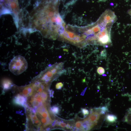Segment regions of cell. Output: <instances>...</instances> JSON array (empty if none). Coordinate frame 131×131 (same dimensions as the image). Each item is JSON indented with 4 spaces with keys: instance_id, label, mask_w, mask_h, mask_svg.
Masks as SVG:
<instances>
[{
    "instance_id": "13",
    "label": "cell",
    "mask_w": 131,
    "mask_h": 131,
    "mask_svg": "<svg viewBox=\"0 0 131 131\" xmlns=\"http://www.w3.org/2000/svg\"><path fill=\"white\" fill-rule=\"evenodd\" d=\"M106 50H103L101 51V56L103 58H104L105 57H106Z\"/></svg>"
},
{
    "instance_id": "3",
    "label": "cell",
    "mask_w": 131,
    "mask_h": 131,
    "mask_svg": "<svg viewBox=\"0 0 131 131\" xmlns=\"http://www.w3.org/2000/svg\"><path fill=\"white\" fill-rule=\"evenodd\" d=\"M35 91L32 84L29 86L20 88L18 90L19 94L27 97L32 96L34 93Z\"/></svg>"
},
{
    "instance_id": "6",
    "label": "cell",
    "mask_w": 131,
    "mask_h": 131,
    "mask_svg": "<svg viewBox=\"0 0 131 131\" xmlns=\"http://www.w3.org/2000/svg\"><path fill=\"white\" fill-rule=\"evenodd\" d=\"M3 89L5 90H7L11 88L12 86V83L10 80L5 79L4 80L2 83Z\"/></svg>"
},
{
    "instance_id": "14",
    "label": "cell",
    "mask_w": 131,
    "mask_h": 131,
    "mask_svg": "<svg viewBox=\"0 0 131 131\" xmlns=\"http://www.w3.org/2000/svg\"><path fill=\"white\" fill-rule=\"evenodd\" d=\"M58 121L57 119L54 120L53 121L51 124V126L52 127H54L56 126V123Z\"/></svg>"
},
{
    "instance_id": "10",
    "label": "cell",
    "mask_w": 131,
    "mask_h": 131,
    "mask_svg": "<svg viewBox=\"0 0 131 131\" xmlns=\"http://www.w3.org/2000/svg\"><path fill=\"white\" fill-rule=\"evenodd\" d=\"M81 112L84 116L85 117L89 113V111L88 110L85 108H82L81 109Z\"/></svg>"
},
{
    "instance_id": "11",
    "label": "cell",
    "mask_w": 131,
    "mask_h": 131,
    "mask_svg": "<svg viewBox=\"0 0 131 131\" xmlns=\"http://www.w3.org/2000/svg\"><path fill=\"white\" fill-rule=\"evenodd\" d=\"M97 73L100 75L104 74L105 73L104 69L101 67H98L97 69Z\"/></svg>"
},
{
    "instance_id": "16",
    "label": "cell",
    "mask_w": 131,
    "mask_h": 131,
    "mask_svg": "<svg viewBox=\"0 0 131 131\" xmlns=\"http://www.w3.org/2000/svg\"><path fill=\"white\" fill-rule=\"evenodd\" d=\"M66 127L67 129H70L71 127L70 124L68 123L66 124Z\"/></svg>"
},
{
    "instance_id": "17",
    "label": "cell",
    "mask_w": 131,
    "mask_h": 131,
    "mask_svg": "<svg viewBox=\"0 0 131 131\" xmlns=\"http://www.w3.org/2000/svg\"><path fill=\"white\" fill-rule=\"evenodd\" d=\"M128 13L131 16V9L128 10Z\"/></svg>"
},
{
    "instance_id": "5",
    "label": "cell",
    "mask_w": 131,
    "mask_h": 131,
    "mask_svg": "<svg viewBox=\"0 0 131 131\" xmlns=\"http://www.w3.org/2000/svg\"><path fill=\"white\" fill-rule=\"evenodd\" d=\"M95 126L87 117L82 121L81 131H89Z\"/></svg>"
},
{
    "instance_id": "12",
    "label": "cell",
    "mask_w": 131,
    "mask_h": 131,
    "mask_svg": "<svg viewBox=\"0 0 131 131\" xmlns=\"http://www.w3.org/2000/svg\"><path fill=\"white\" fill-rule=\"evenodd\" d=\"M63 86V84L62 82H59L57 83L56 85V88L57 90H60L61 89Z\"/></svg>"
},
{
    "instance_id": "7",
    "label": "cell",
    "mask_w": 131,
    "mask_h": 131,
    "mask_svg": "<svg viewBox=\"0 0 131 131\" xmlns=\"http://www.w3.org/2000/svg\"><path fill=\"white\" fill-rule=\"evenodd\" d=\"M117 119L116 116L114 115L108 114L106 115V121L110 123H113L115 122Z\"/></svg>"
},
{
    "instance_id": "18",
    "label": "cell",
    "mask_w": 131,
    "mask_h": 131,
    "mask_svg": "<svg viewBox=\"0 0 131 131\" xmlns=\"http://www.w3.org/2000/svg\"><path fill=\"white\" fill-rule=\"evenodd\" d=\"M129 111V113L130 114H131V109H130Z\"/></svg>"
},
{
    "instance_id": "2",
    "label": "cell",
    "mask_w": 131,
    "mask_h": 131,
    "mask_svg": "<svg viewBox=\"0 0 131 131\" xmlns=\"http://www.w3.org/2000/svg\"><path fill=\"white\" fill-rule=\"evenodd\" d=\"M48 97V93L46 90L41 92H35L32 96L28 97L27 103L29 107L33 108L43 105H48L47 101Z\"/></svg>"
},
{
    "instance_id": "4",
    "label": "cell",
    "mask_w": 131,
    "mask_h": 131,
    "mask_svg": "<svg viewBox=\"0 0 131 131\" xmlns=\"http://www.w3.org/2000/svg\"><path fill=\"white\" fill-rule=\"evenodd\" d=\"M13 102L15 105L26 107L27 100L24 96L18 94L14 98Z\"/></svg>"
},
{
    "instance_id": "8",
    "label": "cell",
    "mask_w": 131,
    "mask_h": 131,
    "mask_svg": "<svg viewBox=\"0 0 131 131\" xmlns=\"http://www.w3.org/2000/svg\"><path fill=\"white\" fill-rule=\"evenodd\" d=\"M50 109L51 112L55 115L58 114L60 111L59 107L56 105L53 106Z\"/></svg>"
},
{
    "instance_id": "15",
    "label": "cell",
    "mask_w": 131,
    "mask_h": 131,
    "mask_svg": "<svg viewBox=\"0 0 131 131\" xmlns=\"http://www.w3.org/2000/svg\"><path fill=\"white\" fill-rule=\"evenodd\" d=\"M66 125V123L64 122H61L60 121V124L59 126L62 128H65Z\"/></svg>"
},
{
    "instance_id": "1",
    "label": "cell",
    "mask_w": 131,
    "mask_h": 131,
    "mask_svg": "<svg viewBox=\"0 0 131 131\" xmlns=\"http://www.w3.org/2000/svg\"><path fill=\"white\" fill-rule=\"evenodd\" d=\"M28 66V63L25 57L19 55L11 60L9 64V69L13 74L18 75L25 71Z\"/></svg>"
},
{
    "instance_id": "9",
    "label": "cell",
    "mask_w": 131,
    "mask_h": 131,
    "mask_svg": "<svg viewBox=\"0 0 131 131\" xmlns=\"http://www.w3.org/2000/svg\"><path fill=\"white\" fill-rule=\"evenodd\" d=\"M82 121H77L75 123V126L77 129V131H81Z\"/></svg>"
}]
</instances>
